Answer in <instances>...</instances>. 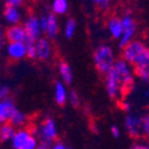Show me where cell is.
I'll return each mask as SVG.
<instances>
[{"mask_svg": "<svg viewBox=\"0 0 149 149\" xmlns=\"http://www.w3.org/2000/svg\"><path fill=\"white\" fill-rule=\"evenodd\" d=\"M91 1L95 5H98L102 10H107L110 5V0H91Z\"/></svg>", "mask_w": 149, "mask_h": 149, "instance_id": "29", "label": "cell"}, {"mask_svg": "<svg viewBox=\"0 0 149 149\" xmlns=\"http://www.w3.org/2000/svg\"><path fill=\"white\" fill-rule=\"evenodd\" d=\"M107 30L110 35L113 37L115 40H119L122 32H123V26H122V22L120 18L118 17H111L107 20Z\"/></svg>", "mask_w": 149, "mask_h": 149, "instance_id": "17", "label": "cell"}, {"mask_svg": "<svg viewBox=\"0 0 149 149\" xmlns=\"http://www.w3.org/2000/svg\"><path fill=\"white\" fill-rule=\"evenodd\" d=\"M122 109H123L124 111H127V112H130V110H131L130 103H128L127 100H124V102L122 103Z\"/></svg>", "mask_w": 149, "mask_h": 149, "instance_id": "35", "label": "cell"}, {"mask_svg": "<svg viewBox=\"0 0 149 149\" xmlns=\"http://www.w3.org/2000/svg\"><path fill=\"white\" fill-rule=\"evenodd\" d=\"M113 69L116 70L119 79L120 91L124 94L129 93L134 88V70L131 68V65H129L127 61L120 58L115 61Z\"/></svg>", "mask_w": 149, "mask_h": 149, "instance_id": "2", "label": "cell"}, {"mask_svg": "<svg viewBox=\"0 0 149 149\" xmlns=\"http://www.w3.org/2000/svg\"><path fill=\"white\" fill-rule=\"evenodd\" d=\"M141 134L149 137V113L142 115L141 119Z\"/></svg>", "mask_w": 149, "mask_h": 149, "instance_id": "26", "label": "cell"}, {"mask_svg": "<svg viewBox=\"0 0 149 149\" xmlns=\"http://www.w3.org/2000/svg\"><path fill=\"white\" fill-rule=\"evenodd\" d=\"M36 149H52V146L49 144H45V143H38Z\"/></svg>", "mask_w": 149, "mask_h": 149, "instance_id": "36", "label": "cell"}, {"mask_svg": "<svg viewBox=\"0 0 149 149\" xmlns=\"http://www.w3.org/2000/svg\"><path fill=\"white\" fill-rule=\"evenodd\" d=\"M3 42H4V30H3V26L0 25V49L3 47Z\"/></svg>", "mask_w": 149, "mask_h": 149, "instance_id": "37", "label": "cell"}, {"mask_svg": "<svg viewBox=\"0 0 149 149\" xmlns=\"http://www.w3.org/2000/svg\"><path fill=\"white\" fill-rule=\"evenodd\" d=\"M36 48V58L40 61H47L52 55V45L48 38L41 37L35 42Z\"/></svg>", "mask_w": 149, "mask_h": 149, "instance_id": "9", "label": "cell"}, {"mask_svg": "<svg viewBox=\"0 0 149 149\" xmlns=\"http://www.w3.org/2000/svg\"><path fill=\"white\" fill-rule=\"evenodd\" d=\"M120 22H122V26H123V32H122L120 38L118 40V45L120 49H123L128 43H130L132 41L137 26H136V22H135L134 17L128 11L125 12V15L120 18Z\"/></svg>", "mask_w": 149, "mask_h": 149, "instance_id": "4", "label": "cell"}, {"mask_svg": "<svg viewBox=\"0 0 149 149\" xmlns=\"http://www.w3.org/2000/svg\"><path fill=\"white\" fill-rule=\"evenodd\" d=\"M47 23H48V20H47V15H42V16L40 17V25H41V30H42V32H45Z\"/></svg>", "mask_w": 149, "mask_h": 149, "instance_id": "31", "label": "cell"}, {"mask_svg": "<svg viewBox=\"0 0 149 149\" xmlns=\"http://www.w3.org/2000/svg\"><path fill=\"white\" fill-rule=\"evenodd\" d=\"M0 142H1V134H0Z\"/></svg>", "mask_w": 149, "mask_h": 149, "instance_id": "40", "label": "cell"}, {"mask_svg": "<svg viewBox=\"0 0 149 149\" xmlns=\"http://www.w3.org/2000/svg\"><path fill=\"white\" fill-rule=\"evenodd\" d=\"M141 119L142 115L136 112H128L124 119V127L131 139H139L141 136Z\"/></svg>", "mask_w": 149, "mask_h": 149, "instance_id": "6", "label": "cell"}, {"mask_svg": "<svg viewBox=\"0 0 149 149\" xmlns=\"http://www.w3.org/2000/svg\"><path fill=\"white\" fill-rule=\"evenodd\" d=\"M111 134H112V136L115 139H118L120 136V130L118 129L117 125H112V127H111Z\"/></svg>", "mask_w": 149, "mask_h": 149, "instance_id": "33", "label": "cell"}, {"mask_svg": "<svg viewBox=\"0 0 149 149\" xmlns=\"http://www.w3.org/2000/svg\"><path fill=\"white\" fill-rule=\"evenodd\" d=\"M58 73L61 77V81L65 85H70L73 82V70L68 62L66 61H60L58 62Z\"/></svg>", "mask_w": 149, "mask_h": 149, "instance_id": "16", "label": "cell"}, {"mask_svg": "<svg viewBox=\"0 0 149 149\" xmlns=\"http://www.w3.org/2000/svg\"><path fill=\"white\" fill-rule=\"evenodd\" d=\"M24 31H25L26 38L24 42H36L38 38H41V25H40V18L33 15H30L25 22H24Z\"/></svg>", "mask_w": 149, "mask_h": 149, "instance_id": "5", "label": "cell"}, {"mask_svg": "<svg viewBox=\"0 0 149 149\" xmlns=\"http://www.w3.org/2000/svg\"><path fill=\"white\" fill-rule=\"evenodd\" d=\"M134 75H136L140 80H142L143 82L149 85V66L134 68Z\"/></svg>", "mask_w": 149, "mask_h": 149, "instance_id": "24", "label": "cell"}, {"mask_svg": "<svg viewBox=\"0 0 149 149\" xmlns=\"http://www.w3.org/2000/svg\"><path fill=\"white\" fill-rule=\"evenodd\" d=\"M54 98L58 106H63L68 102V92L66 88V85L61 80H57L54 86Z\"/></svg>", "mask_w": 149, "mask_h": 149, "instance_id": "14", "label": "cell"}, {"mask_svg": "<svg viewBox=\"0 0 149 149\" xmlns=\"http://www.w3.org/2000/svg\"><path fill=\"white\" fill-rule=\"evenodd\" d=\"M68 7H69L68 0H53V3H52V11L54 15L67 13Z\"/></svg>", "mask_w": 149, "mask_h": 149, "instance_id": "20", "label": "cell"}, {"mask_svg": "<svg viewBox=\"0 0 149 149\" xmlns=\"http://www.w3.org/2000/svg\"><path fill=\"white\" fill-rule=\"evenodd\" d=\"M5 37L8 41V43L12 42H23L25 41L26 35L25 31H24V28L19 24H16V25H10L6 31H5Z\"/></svg>", "mask_w": 149, "mask_h": 149, "instance_id": "13", "label": "cell"}, {"mask_svg": "<svg viewBox=\"0 0 149 149\" xmlns=\"http://www.w3.org/2000/svg\"><path fill=\"white\" fill-rule=\"evenodd\" d=\"M26 120H28L26 115L24 112H22V111H19L18 109H16L13 112H12V115L8 119V123L13 128H22L23 125H25Z\"/></svg>", "mask_w": 149, "mask_h": 149, "instance_id": "19", "label": "cell"}, {"mask_svg": "<svg viewBox=\"0 0 149 149\" xmlns=\"http://www.w3.org/2000/svg\"><path fill=\"white\" fill-rule=\"evenodd\" d=\"M6 53L11 60H22L26 57V47L23 42H12L7 44Z\"/></svg>", "mask_w": 149, "mask_h": 149, "instance_id": "12", "label": "cell"}, {"mask_svg": "<svg viewBox=\"0 0 149 149\" xmlns=\"http://www.w3.org/2000/svg\"><path fill=\"white\" fill-rule=\"evenodd\" d=\"M143 97H144L146 99H149V88H148V90H147V91L144 92V94H143Z\"/></svg>", "mask_w": 149, "mask_h": 149, "instance_id": "38", "label": "cell"}, {"mask_svg": "<svg viewBox=\"0 0 149 149\" xmlns=\"http://www.w3.org/2000/svg\"><path fill=\"white\" fill-rule=\"evenodd\" d=\"M26 47V57L30 60L36 58V48H35V42H24Z\"/></svg>", "mask_w": 149, "mask_h": 149, "instance_id": "27", "label": "cell"}, {"mask_svg": "<svg viewBox=\"0 0 149 149\" xmlns=\"http://www.w3.org/2000/svg\"><path fill=\"white\" fill-rule=\"evenodd\" d=\"M131 149H149V142L146 141H137L131 146Z\"/></svg>", "mask_w": 149, "mask_h": 149, "instance_id": "28", "label": "cell"}, {"mask_svg": "<svg viewBox=\"0 0 149 149\" xmlns=\"http://www.w3.org/2000/svg\"><path fill=\"white\" fill-rule=\"evenodd\" d=\"M16 105H15V100L12 98L7 97L5 99L0 100V124H5L8 122L12 112L16 110Z\"/></svg>", "mask_w": 149, "mask_h": 149, "instance_id": "10", "label": "cell"}, {"mask_svg": "<svg viewBox=\"0 0 149 149\" xmlns=\"http://www.w3.org/2000/svg\"><path fill=\"white\" fill-rule=\"evenodd\" d=\"M16 130L15 128L11 125L10 123H5L0 127V134H1V142H7L11 141L12 137H13Z\"/></svg>", "mask_w": 149, "mask_h": 149, "instance_id": "21", "label": "cell"}, {"mask_svg": "<svg viewBox=\"0 0 149 149\" xmlns=\"http://www.w3.org/2000/svg\"><path fill=\"white\" fill-rule=\"evenodd\" d=\"M4 18L7 23H10L11 25H16L20 22V12L18 7L6 5L4 10Z\"/></svg>", "mask_w": 149, "mask_h": 149, "instance_id": "18", "label": "cell"}, {"mask_svg": "<svg viewBox=\"0 0 149 149\" xmlns=\"http://www.w3.org/2000/svg\"><path fill=\"white\" fill-rule=\"evenodd\" d=\"M67 149H74L73 147H67Z\"/></svg>", "mask_w": 149, "mask_h": 149, "instance_id": "39", "label": "cell"}, {"mask_svg": "<svg viewBox=\"0 0 149 149\" xmlns=\"http://www.w3.org/2000/svg\"><path fill=\"white\" fill-rule=\"evenodd\" d=\"M10 94V87L7 85H0V100L7 98Z\"/></svg>", "mask_w": 149, "mask_h": 149, "instance_id": "30", "label": "cell"}, {"mask_svg": "<svg viewBox=\"0 0 149 149\" xmlns=\"http://www.w3.org/2000/svg\"><path fill=\"white\" fill-rule=\"evenodd\" d=\"M131 66H134V68L149 66V47H146V49L136 57V60L134 61V63Z\"/></svg>", "mask_w": 149, "mask_h": 149, "instance_id": "22", "label": "cell"}, {"mask_svg": "<svg viewBox=\"0 0 149 149\" xmlns=\"http://www.w3.org/2000/svg\"><path fill=\"white\" fill-rule=\"evenodd\" d=\"M147 45H144V43H142L141 41L137 40H132L130 43H128L125 47L122 49V57L124 61H127L129 65H132L134 61L137 57L144 49Z\"/></svg>", "mask_w": 149, "mask_h": 149, "instance_id": "7", "label": "cell"}, {"mask_svg": "<svg viewBox=\"0 0 149 149\" xmlns=\"http://www.w3.org/2000/svg\"><path fill=\"white\" fill-rule=\"evenodd\" d=\"M68 102L73 107H79L80 106V97L79 93L75 90H70L68 93Z\"/></svg>", "mask_w": 149, "mask_h": 149, "instance_id": "25", "label": "cell"}, {"mask_svg": "<svg viewBox=\"0 0 149 149\" xmlns=\"http://www.w3.org/2000/svg\"><path fill=\"white\" fill-rule=\"evenodd\" d=\"M47 29H45V33L48 36L49 40H54L58 33V22L56 18V15L54 13H48L47 15Z\"/></svg>", "mask_w": 149, "mask_h": 149, "instance_id": "15", "label": "cell"}, {"mask_svg": "<svg viewBox=\"0 0 149 149\" xmlns=\"http://www.w3.org/2000/svg\"><path fill=\"white\" fill-rule=\"evenodd\" d=\"M77 31V20L73 19V18H68L66 24H65V37L68 40H70L72 37L74 36Z\"/></svg>", "mask_w": 149, "mask_h": 149, "instance_id": "23", "label": "cell"}, {"mask_svg": "<svg viewBox=\"0 0 149 149\" xmlns=\"http://www.w3.org/2000/svg\"><path fill=\"white\" fill-rule=\"evenodd\" d=\"M105 88H106V93L110 98L115 99L118 93L120 92V84H119V79L116 70L113 69V67L111 68L106 74H105Z\"/></svg>", "mask_w": 149, "mask_h": 149, "instance_id": "8", "label": "cell"}, {"mask_svg": "<svg viewBox=\"0 0 149 149\" xmlns=\"http://www.w3.org/2000/svg\"><path fill=\"white\" fill-rule=\"evenodd\" d=\"M115 61V53L112 48L107 44H102L97 47L93 53V63L95 66V69L103 75H105L113 67Z\"/></svg>", "mask_w": 149, "mask_h": 149, "instance_id": "1", "label": "cell"}, {"mask_svg": "<svg viewBox=\"0 0 149 149\" xmlns=\"http://www.w3.org/2000/svg\"><path fill=\"white\" fill-rule=\"evenodd\" d=\"M31 131L29 129H18L16 130L13 137L11 140V143H12V147L13 149H24L26 146V143L29 142V140L31 139Z\"/></svg>", "mask_w": 149, "mask_h": 149, "instance_id": "11", "label": "cell"}, {"mask_svg": "<svg viewBox=\"0 0 149 149\" xmlns=\"http://www.w3.org/2000/svg\"><path fill=\"white\" fill-rule=\"evenodd\" d=\"M22 4H23V0H6V5H10V6L19 7Z\"/></svg>", "mask_w": 149, "mask_h": 149, "instance_id": "32", "label": "cell"}, {"mask_svg": "<svg viewBox=\"0 0 149 149\" xmlns=\"http://www.w3.org/2000/svg\"><path fill=\"white\" fill-rule=\"evenodd\" d=\"M52 149H67V146L62 142H54L52 146Z\"/></svg>", "mask_w": 149, "mask_h": 149, "instance_id": "34", "label": "cell"}, {"mask_svg": "<svg viewBox=\"0 0 149 149\" xmlns=\"http://www.w3.org/2000/svg\"><path fill=\"white\" fill-rule=\"evenodd\" d=\"M57 139V127L53 117L44 118L40 127L37 128V140L40 143H45L49 146H53L55 140Z\"/></svg>", "mask_w": 149, "mask_h": 149, "instance_id": "3", "label": "cell"}]
</instances>
